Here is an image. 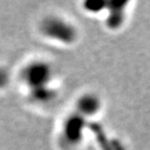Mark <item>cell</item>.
Listing matches in <instances>:
<instances>
[{
    "label": "cell",
    "mask_w": 150,
    "mask_h": 150,
    "mask_svg": "<svg viewBox=\"0 0 150 150\" xmlns=\"http://www.w3.org/2000/svg\"><path fill=\"white\" fill-rule=\"evenodd\" d=\"M88 133L92 134L100 150H127L124 144L118 139L112 137L105 131L103 125L97 120L91 123Z\"/></svg>",
    "instance_id": "5b68a950"
},
{
    "label": "cell",
    "mask_w": 150,
    "mask_h": 150,
    "mask_svg": "<svg viewBox=\"0 0 150 150\" xmlns=\"http://www.w3.org/2000/svg\"><path fill=\"white\" fill-rule=\"evenodd\" d=\"M37 31L41 38L59 46L71 47L79 40L80 32L77 25L61 15H48L38 23Z\"/></svg>",
    "instance_id": "3957f363"
},
{
    "label": "cell",
    "mask_w": 150,
    "mask_h": 150,
    "mask_svg": "<svg viewBox=\"0 0 150 150\" xmlns=\"http://www.w3.org/2000/svg\"><path fill=\"white\" fill-rule=\"evenodd\" d=\"M11 75L6 67L0 65V92L4 91L10 84Z\"/></svg>",
    "instance_id": "8992f818"
},
{
    "label": "cell",
    "mask_w": 150,
    "mask_h": 150,
    "mask_svg": "<svg viewBox=\"0 0 150 150\" xmlns=\"http://www.w3.org/2000/svg\"><path fill=\"white\" fill-rule=\"evenodd\" d=\"M131 4L127 0H103L98 17L103 20L104 28L112 32L121 30L127 23Z\"/></svg>",
    "instance_id": "277c9868"
},
{
    "label": "cell",
    "mask_w": 150,
    "mask_h": 150,
    "mask_svg": "<svg viewBox=\"0 0 150 150\" xmlns=\"http://www.w3.org/2000/svg\"><path fill=\"white\" fill-rule=\"evenodd\" d=\"M18 80L26 98L37 106L55 103L59 96L54 65L45 59H32L25 62L18 73Z\"/></svg>",
    "instance_id": "6da1fadb"
},
{
    "label": "cell",
    "mask_w": 150,
    "mask_h": 150,
    "mask_svg": "<svg viewBox=\"0 0 150 150\" xmlns=\"http://www.w3.org/2000/svg\"><path fill=\"white\" fill-rule=\"evenodd\" d=\"M97 120L72 106L62 120L58 131V145L62 150H75L82 144L93 121Z\"/></svg>",
    "instance_id": "7a4b0ae2"
}]
</instances>
